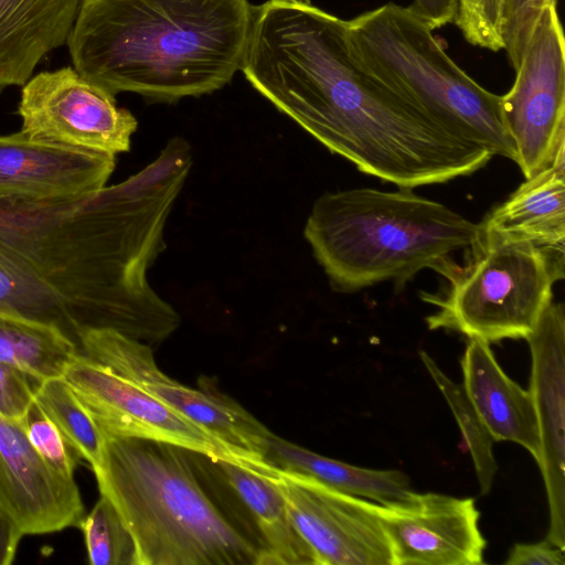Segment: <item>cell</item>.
Instances as JSON below:
<instances>
[{"instance_id":"cell-1","label":"cell","mask_w":565,"mask_h":565,"mask_svg":"<svg viewBox=\"0 0 565 565\" xmlns=\"http://www.w3.org/2000/svg\"><path fill=\"white\" fill-rule=\"evenodd\" d=\"M164 248L136 174L87 195L0 194V311L55 327L78 350L92 329L148 342L160 307L148 270Z\"/></svg>"},{"instance_id":"cell-2","label":"cell","mask_w":565,"mask_h":565,"mask_svg":"<svg viewBox=\"0 0 565 565\" xmlns=\"http://www.w3.org/2000/svg\"><path fill=\"white\" fill-rule=\"evenodd\" d=\"M345 20L309 0L254 7L241 71L249 84L359 171L414 189L470 175L492 154L387 90L351 58Z\"/></svg>"},{"instance_id":"cell-3","label":"cell","mask_w":565,"mask_h":565,"mask_svg":"<svg viewBox=\"0 0 565 565\" xmlns=\"http://www.w3.org/2000/svg\"><path fill=\"white\" fill-rule=\"evenodd\" d=\"M253 13L248 0H83L66 44L73 67L109 94L173 104L232 81Z\"/></svg>"},{"instance_id":"cell-4","label":"cell","mask_w":565,"mask_h":565,"mask_svg":"<svg viewBox=\"0 0 565 565\" xmlns=\"http://www.w3.org/2000/svg\"><path fill=\"white\" fill-rule=\"evenodd\" d=\"M104 437L93 469L136 546L137 565H259L264 546L225 515L200 480V452Z\"/></svg>"},{"instance_id":"cell-5","label":"cell","mask_w":565,"mask_h":565,"mask_svg":"<svg viewBox=\"0 0 565 565\" xmlns=\"http://www.w3.org/2000/svg\"><path fill=\"white\" fill-rule=\"evenodd\" d=\"M479 223L412 189L356 188L319 196L303 236L331 288L355 292L384 281L403 286L429 268L448 280L454 254L472 248Z\"/></svg>"},{"instance_id":"cell-6","label":"cell","mask_w":565,"mask_h":565,"mask_svg":"<svg viewBox=\"0 0 565 565\" xmlns=\"http://www.w3.org/2000/svg\"><path fill=\"white\" fill-rule=\"evenodd\" d=\"M433 31L408 7L388 2L345 20L344 38L351 58L377 84L456 138L516 163L501 96L461 70Z\"/></svg>"},{"instance_id":"cell-7","label":"cell","mask_w":565,"mask_h":565,"mask_svg":"<svg viewBox=\"0 0 565 565\" xmlns=\"http://www.w3.org/2000/svg\"><path fill=\"white\" fill-rule=\"evenodd\" d=\"M465 267L443 295H425L437 310L429 330L448 329L487 343L526 339L552 302L553 285L564 279V263L521 242L480 238Z\"/></svg>"},{"instance_id":"cell-8","label":"cell","mask_w":565,"mask_h":565,"mask_svg":"<svg viewBox=\"0 0 565 565\" xmlns=\"http://www.w3.org/2000/svg\"><path fill=\"white\" fill-rule=\"evenodd\" d=\"M79 353L106 366L192 422L242 466L264 463L267 437L271 433L243 406L225 395L210 380L201 388L185 386L157 365L151 347L114 329L84 333Z\"/></svg>"},{"instance_id":"cell-9","label":"cell","mask_w":565,"mask_h":565,"mask_svg":"<svg viewBox=\"0 0 565 565\" xmlns=\"http://www.w3.org/2000/svg\"><path fill=\"white\" fill-rule=\"evenodd\" d=\"M511 89L501 96L505 128L525 179L565 145V40L557 4L546 7L524 51Z\"/></svg>"},{"instance_id":"cell-10","label":"cell","mask_w":565,"mask_h":565,"mask_svg":"<svg viewBox=\"0 0 565 565\" xmlns=\"http://www.w3.org/2000/svg\"><path fill=\"white\" fill-rule=\"evenodd\" d=\"M18 111L21 131L32 137L114 156L130 150L138 128L114 95L71 66L32 76L22 86Z\"/></svg>"},{"instance_id":"cell-11","label":"cell","mask_w":565,"mask_h":565,"mask_svg":"<svg viewBox=\"0 0 565 565\" xmlns=\"http://www.w3.org/2000/svg\"><path fill=\"white\" fill-rule=\"evenodd\" d=\"M264 473L282 493L315 565H392L379 503L271 465Z\"/></svg>"},{"instance_id":"cell-12","label":"cell","mask_w":565,"mask_h":565,"mask_svg":"<svg viewBox=\"0 0 565 565\" xmlns=\"http://www.w3.org/2000/svg\"><path fill=\"white\" fill-rule=\"evenodd\" d=\"M63 377L103 435L166 441L212 459L232 460L226 449L199 426L81 353L66 366Z\"/></svg>"},{"instance_id":"cell-13","label":"cell","mask_w":565,"mask_h":565,"mask_svg":"<svg viewBox=\"0 0 565 565\" xmlns=\"http://www.w3.org/2000/svg\"><path fill=\"white\" fill-rule=\"evenodd\" d=\"M532 366L530 387L540 431L537 462L545 484L546 540L565 550V308L551 302L525 339Z\"/></svg>"},{"instance_id":"cell-14","label":"cell","mask_w":565,"mask_h":565,"mask_svg":"<svg viewBox=\"0 0 565 565\" xmlns=\"http://www.w3.org/2000/svg\"><path fill=\"white\" fill-rule=\"evenodd\" d=\"M392 565H478L487 542L472 498L417 493L405 507L379 504Z\"/></svg>"},{"instance_id":"cell-15","label":"cell","mask_w":565,"mask_h":565,"mask_svg":"<svg viewBox=\"0 0 565 565\" xmlns=\"http://www.w3.org/2000/svg\"><path fill=\"white\" fill-rule=\"evenodd\" d=\"M0 510L23 535L78 527L85 515L75 480L54 472L31 446L21 422L1 413Z\"/></svg>"},{"instance_id":"cell-16","label":"cell","mask_w":565,"mask_h":565,"mask_svg":"<svg viewBox=\"0 0 565 565\" xmlns=\"http://www.w3.org/2000/svg\"><path fill=\"white\" fill-rule=\"evenodd\" d=\"M116 156L32 137L0 136V194L53 199L104 189Z\"/></svg>"},{"instance_id":"cell-17","label":"cell","mask_w":565,"mask_h":565,"mask_svg":"<svg viewBox=\"0 0 565 565\" xmlns=\"http://www.w3.org/2000/svg\"><path fill=\"white\" fill-rule=\"evenodd\" d=\"M480 238L532 244L565 260V145L479 223Z\"/></svg>"},{"instance_id":"cell-18","label":"cell","mask_w":565,"mask_h":565,"mask_svg":"<svg viewBox=\"0 0 565 565\" xmlns=\"http://www.w3.org/2000/svg\"><path fill=\"white\" fill-rule=\"evenodd\" d=\"M462 387L494 441H512L539 462L540 431L529 390L511 380L490 344L469 339L461 361Z\"/></svg>"},{"instance_id":"cell-19","label":"cell","mask_w":565,"mask_h":565,"mask_svg":"<svg viewBox=\"0 0 565 565\" xmlns=\"http://www.w3.org/2000/svg\"><path fill=\"white\" fill-rule=\"evenodd\" d=\"M83 0H0V93L66 44Z\"/></svg>"},{"instance_id":"cell-20","label":"cell","mask_w":565,"mask_h":565,"mask_svg":"<svg viewBox=\"0 0 565 565\" xmlns=\"http://www.w3.org/2000/svg\"><path fill=\"white\" fill-rule=\"evenodd\" d=\"M264 458L278 469L312 477L337 490L382 505L405 507L417 497L408 477L399 470L353 466L316 454L274 433L267 437Z\"/></svg>"},{"instance_id":"cell-21","label":"cell","mask_w":565,"mask_h":565,"mask_svg":"<svg viewBox=\"0 0 565 565\" xmlns=\"http://www.w3.org/2000/svg\"><path fill=\"white\" fill-rule=\"evenodd\" d=\"M213 462L252 514L264 545L259 565L315 564L312 551L291 523L285 498L271 479L233 460Z\"/></svg>"},{"instance_id":"cell-22","label":"cell","mask_w":565,"mask_h":565,"mask_svg":"<svg viewBox=\"0 0 565 565\" xmlns=\"http://www.w3.org/2000/svg\"><path fill=\"white\" fill-rule=\"evenodd\" d=\"M77 354L78 348L57 328L0 311V362L22 371L38 385L63 376Z\"/></svg>"},{"instance_id":"cell-23","label":"cell","mask_w":565,"mask_h":565,"mask_svg":"<svg viewBox=\"0 0 565 565\" xmlns=\"http://www.w3.org/2000/svg\"><path fill=\"white\" fill-rule=\"evenodd\" d=\"M34 401L92 470L97 467L103 455V434L66 380L56 376L41 382L35 387Z\"/></svg>"},{"instance_id":"cell-24","label":"cell","mask_w":565,"mask_h":565,"mask_svg":"<svg viewBox=\"0 0 565 565\" xmlns=\"http://www.w3.org/2000/svg\"><path fill=\"white\" fill-rule=\"evenodd\" d=\"M419 356L458 423L471 455L480 492L486 495L492 487L498 468L492 450L494 439L480 420L462 384L449 379L426 351H419Z\"/></svg>"},{"instance_id":"cell-25","label":"cell","mask_w":565,"mask_h":565,"mask_svg":"<svg viewBox=\"0 0 565 565\" xmlns=\"http://www.w3.org/2000/svg\"><path fill=\"white\" fill-rule=\"evenodd\" d=\"M78 527L83 532L90 564L137 565L132 535L115 505L105 495L100 494Z\"/></svg>"},{"instance_id":"cell-26","label":"cell","mask_w":565,"mask_h":565,"mask_svg":"<svg viewBox=\"0 0 565 565\" xmlns=\"http://www.w3.org/2000/svg\"><path fill=\"white\" fill-rule=\"evenodd\" d=\"M21 424L41 459L61 477L75 480V469L82 458L35 401Z\"/></svg>"},{"instance_id":"cell-27","label":"cell","mask_w":565,"mask_h":565,"mask_svg":"<svg viewBox=\"0 0 565 565\" xmlns=\"http://www.w3.org/2000/svg\"><path fill=\"white\" fill-rule=\"evenodd\" d=\"M551 4H557V0H502L500 32L503 50L514 70L520 65L541 13Z\"/></svg>"},{"instance_id":"cell-28","label":"cell","mask_w":565,"mask_h":565,"mask_svg":"<svg viewBox=\"0 0 565 565\" xmlns=\"http://www.w3.org/2000/svg\"><path fill=\"white\" fill-rule=\"evenodd\" d=\"M501 8L502 0H458L455 23L470 44L499 51L503 49Z\"/></svg>"},{"instance_id":"cell-29","label":"cell","mask_w":565,"mask_h":565,"mask_svg":"<svg viewBox=\"0 0 565 565\" xmlns=\"http://www.w3.org/2000/svg\"><path fill=\"white\" fill-rule=\"evenodd\" d=\"M38 384L22 371L0 362V413L21 422L34 402Z\"/></svg>"},{"instance_id":"cell-30","label":"cell","mask_w":565,"mask_h":565,"mask_svg":"<svg viewBox=\"0 0 565 565\" xmlns=\"http://www.w3.org/2000/svg\"><path fill=\"white\" fill-rule=\"evenodd\" d=\"M565 550H562L550 541L537 543H516L508 555L505 565H564Z\"/></svg>"},{"instance_id":"cell-31","label":"cell","mask_w":565,"mask_h":565,"mask_svg":"<svg viewBox=\"0 0 565 565\" xmlns=\"http://www.w3.org/2000/svg\"><path fill=\"white\" fill-rule=\"evenodd\" d=\"M408 8L435 30L455 22L458 0H414Z\"/></svg>"},{"instance_id":"cell-32","label":"cell","mask_w":565,"mask_h":565,"mask_svg":"<svg viewBox=\"0 0 565 565\" xmlns=\"http://www.w3.org/2000/svg\"><path fill=\"white\" fill-rule=\"evenodd\" d=\"M22 536L18 525L0 510V565L13 562Z\"/></svg>"}]
</instances>
